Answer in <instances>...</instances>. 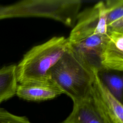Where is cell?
I'll return each mask as SVG.
<instances>
[{"label": "cell", "instance_id": "obj_9", "mask_svg": "<svg viewBox=\"0 0 123 123\" xmlns=\"http://www.w3.org/2000/svg\"><path fill=\"white\" fill-rule=\"evenodd\" d=\"M17 83L16 65L0 68V105L16 95Z\"/></svg>", "mask_w": 123, "mask_h": 123}, {"label": "cell", "instance_id": "obj_2", "mask_svg": "<svg viewBox=\"0 0 123 123\" xmlns=\"http://www.w3.org/2000/svg\"><path fill=\"white\" fill-rule=\"evenodd\" d=\"M68 45L67 38L54 37L31 48L16 65L17 82L24 84L49 80V71L62 56Z\"/></svg>", "mask_w": 123, "mask_h": 123}, {"label": "cell", "instance_id": "obj_13", "mask_svg": "<svg viewBox=\"0 0 123 123\" xmlns=\"http://www.w3.org/2000/svg\"><path fill=\"white\" fill-rule=\"evenodd\" d=\"M19 2L8 5H0V20L21 16Z\"/></svg>", "mask_w": 123, "mask_h": 123}, {"label": "cell", "instance_id": "obj_5", "mask_svg": "<svg viewBox=\"0 0 123 123\" xmlns=\"http://www.w3.org/2000/svg\"><path fill=\"white\" fill-rule=\"evenodd\" d=\"M73 102L72 111L61 123H109L91 90L85 98Z\"/></svg>", "mask_w": 123, "mask_h": 123}, {"label": "cell", "instance_id": "obj_1", "mask_svg": "<svg viewBox=\"0 0 123 123\" xmlns=\"http://www.w3.org/2000/svg\"><path fill=\"white\" fill-rule=\"evenodd\" d=\"M97 69L92 68L71 47L49 71V80L73 101L82 99L90 92Z\"/></svg>", "mask_w": 123, "mask_h": 123}, {"label": "cell", "instance_id": "obj_11", "mask_svg": "<svg viewBox=\"0 0 123 123\" xmlns=\"http://www.w3.org/2000/svg\"><path fill=\"white\" fill-rule=\"evenodd\" d=\"M123 72L101 68L98 75L104 85L113 95L122 103L123 99Z\"/></svg>", "mask_w": 123, "mask_h": 123}, {"label": "cell", "instance_id": "obj_6", "mask_svg": "<svg viewBox=\"0 0 123 123\" xmlns=\"http://www.w3.org/2000/svg\"><path fill=\"white\" fill-rule=\"evenodd\" d=\"M107 35H94L74 43L71 47L92 68L98 70L102 68L101 64V54L108 39Z\"/></svg>", "mask_w": 123, "mask_h": 123}, {"label": "cell", "instance_id": "obj_12", "mask_svg": "<svg viewBox=\"0 0 123 123\" xmlns=\"http://www.w3.org/2000/svg\"><path fill=\"white\" fill-rule=\"evenodd\" d=\"M0 123H32L24 116L13 114L7 110L0 107Z\"/></svg>", "mask_w": 123, "mask_h": 123}, {"label": "cell", "instance_id": "obj_3", "mask_svg": "<svg viewBox=\"0 0 123 123\" xmlns=\"http://www.w3.org/2000/svg\"><path fill=\"white\" fill-rule=\"evenodd\" d=\"M77 23L68 38L73 44L94 35H107L106 16L104 1H99L77 16Z\"/></svg>", "mask_w": 123, "mask_h": 123}, {"label": "cell", "instance_id": "obj_10", "mask_svg": "<svg viewBox=\"0 0 123 123\" xmlns=\"http://www.w3.org/2000/svg\"><path fill=\"white\" fill-rule=\"evenodd\" d=\"M104 3L108 32L123 33V0H108Z\"/></svg>", "mask_w": 123, "mask_h": 123}, {"label": "cell", "instance_id": "obj_4", "mask_svg": "<svg viewBox=\"0 0 123 123\" xmlns=\"http://www.w3.org/2000/svg\"><path fill=\"white\" fill-rule=\"evenodd\" d=\"M95 72L91 92L109 123H123V105L109 90Z\"/></svg>", "mask_w": 123, "mask_h": 123}, {"label": "cell", "instance_id": "obj_7", "mask_svg": "<svg viewBox=\"0 0 123 123\" xmlns=\"http://www.w3.org/2000/svg\"><path fill=\"white\" fill-rule=\"evenodd\" d=\"M62 94L63 93L61 88L50 80L19 84L16 91V95L19 98L35 101L51 99Z\"/></svg>", "mask_w": 123, "mask_h": 123}, {"label": "cell", "instance_id": "obj_8", "mask_svg": "<svg viewBox=\"0 0 123 123\" xmlns=\"http://www.w3.org/2000/svg\"><path fill=\"white\" fill-rule=\"evenodd\" d=\"M101 64L103 68L123 72V33H109L101 54Z\"/></svg>", "mask_w": 123, "mask_h": 123}]
</instances>
